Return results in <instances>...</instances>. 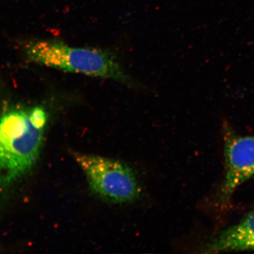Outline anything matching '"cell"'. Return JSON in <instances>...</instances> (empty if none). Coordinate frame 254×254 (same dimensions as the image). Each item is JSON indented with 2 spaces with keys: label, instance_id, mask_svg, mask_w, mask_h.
Listing matches in <instances>:
<instances>
[{
  "label": "cell",
  "instance_id": "obj_1",
  "mask_svg": "<svg viewBox=\"0 0 254 254\" xmlns=\"http://www.w3.org/2000/svg\"><path fill=\"white\" fill-rule=\"evenodd\" d=\"M49 120L41 105L9 103L0 108V193L36 166Z\"/></svg>",
  "mask_w": 254,
  "mask_h": 254
},
{
  "label": "cell",
  "instance_id": "obj_2",
  "mask_svg": "<svg viewBox=\"0 0 254 254\" xmlns=\"http://www.w3.org/2000/svg\"><path fill=\"white\" fill-rule=\"evenodd\" d=\"M30 62L58 70L112 79L127 88L139 91L148 89L126 70L119 53L111 49L76 47L62 41L36 40L23 46Z\"/></svg>",
  "mask_w": 254,
  "mask_h": 254
},
{
  "label": "cell",
  "instance_id": "obj_3",
  "mask_svg": "<svg viewBox=\"0 0 254 254\" xmlns=\"http://www.w3.org/2000/svg\"><path fill=\"white\" fill-rule=\"evenodd\" d=\"M90 188L95 195L113 204L134 201L141 192L135 174L128 166L115 159L74 153Z\"/></svg>",
  "mask_w": 254,
  "mask_h": 254
},
{
  "label": "cell",
  "instance_id": "obj_4",
  "mask_svg": "<svg viewBox=\"0 0 254 254\" xmlns=\"http://www.w3.org/2000/svg\"><path fill=\"white\" fill-rule=\"evenodd\" d=\"M222 133L225 176L218 199L221 204H227L240 187L254 178V134H238L227 121Z\"/></svg>",
  "mask_w": 254,
  "mask_h": 254
},
{
  "label": "cell",
  "instance_id": "obj_5",
  "mask_svg": "<svg viewBox=\"0 0 254 254\" xmlns=\"http://www.w3.org/2000/svg\"><path fill=\"white\" fill-rule=\"evenodd\" d=\"M205 253L254 252V209L209 241Z\"/></svg>",
  "mask_w": 254,
  "mask_h": 254
}]
</instances>
